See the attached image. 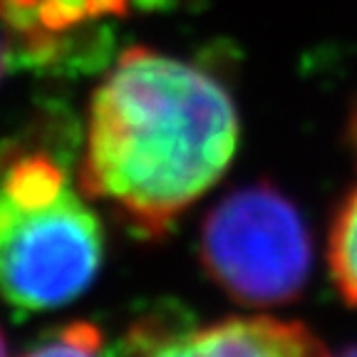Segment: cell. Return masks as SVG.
Instances as JSON below:
<instances>
[{"instance_id": "10", "label": "cell", "mask_w": 357, "mask_h": 357, "mask_svg": "<svg viewBox=\"0 0 357 357\" xmlns=\"http://www.w3.org/2000/svg\"><path fill=\"white\" fill-rule=\"evenodd\" d=\"M0 73H3V52H0Z\"/></svg>"}, {"instance_id": "8", "label": "cell", "mask_w": 357, "mask_h": 357, "mask_svg": "<svg viewBox=\"0 0 357 357\" xmlns=\"http://www.w3.org/2000/svg\"><path fill=\"white\" fill-rule=\"evenodd\" d=\"M328 357H333V355H328ZM335 357H357V345L347 347V350H342L340 355H335Z\"/></svg>"}, {"instance_id": "7", "label": "cell", "mask_w": 357, "mask_h": 357, "mask_svg": "<svg viewBox=\"0 0 357 357\" xmlns=\"http://www.w3.org/2000/svg\"><path fill=\"white\" fill-rule=\"evenodd\" d=\"M22 357H102V333L92 323L62 325Z\"/></svg>"}, {"instance_id": "5", "label": "cell", "mask_w": 357, "mask_h": 357, "mask_svg": "<svg viewBox=\"0 0 357 357\" xmlns=\"http://www.w3.org/2000/svg\"><path fill=\"white\" fill-rule=\"evenodd\" d=\"M134 0H0V15L30 55H55L57 40L89 22L127 15Z\"/></svg>"}, {"instance_id": "2", "label": "cell", "mask_w": 357, "mask_h": 357, "mask_svg": "<svg viewBox=\"0 0 357 357\" xmlns=\"http://www.w3.org/2000/svg\"><path fill=\"white\" fill-rule=\"evenodd\" d=\"M105 253L100 218L65 169L25 154L0 178V293L20 310L67 305L95 280Z\"/></svg>"}, {"instance_id": "3", "label": "cell", "mask_w": 357, "mask_h": 357, "mask_svg": "<svg viewBox=\"0 0 357 357\" xmlns=\"http://www.w3.org/2000/svg\"><path fill=\"white\" fill-rule=\"evenodd\" d=\"M201 266L243 305L296 301L310 278V234L296 204L271 184L236 189L208 211L199 234Z\"/></svg>"}, {"instance_id": "9", "label": "cell", "mask_w": 357, "mask_h": 357, "mask_svg": "<svg viewBox=\"0 0 357 357\" xmlns=\"http://www.w3.org/2000/svg\"><path fill=\"white\" fill-rule=\"evenodd\" d=\"M0 357H8V347H6V337L0 333Z\"/></svg>"}, {"instance_id": "1", "label": "cell", "mask_w": 357, "mask_h": 357, "mask_svg": "<svg viewBox=\"0 0 357 357\" xmlns=\"http://www.w3.org/2000/svg\"><path fill=\"white\" fill-rule=\"evenodd\" d=\"M238 146V112L216 77L129 47L92 95L79 184L142 238H162Z\"/></svg>"}, {"instance_id": "4", "label": "cell", "mask_w": 357, "mask_h": 357, "mask_svg": "<svg viewBox=\"0 0 357 357\" xmlns=\"http://www.w3.org/2000/svg\"><path fill=\"white\" fill-rule=\"evenodd\" d=\"M112 357H328V350L290 320L229 318L196 328L178 312H154L122 335Z\"/></svg>"}, {"instance_id": "6", "label": "cell", "mask_w": 357, "mask_h": 357, "mask_svg": "<svg viewBox=\"0 0 357 357\" xmlns=\"http://www.w3.org/2000/svg\"><path fill=\"white\" fill-rule=\"evenodd\" d=\"M328 266L342 301L357 307V186L342 199L330 223Z\"/></svg>"}]
</instances>
